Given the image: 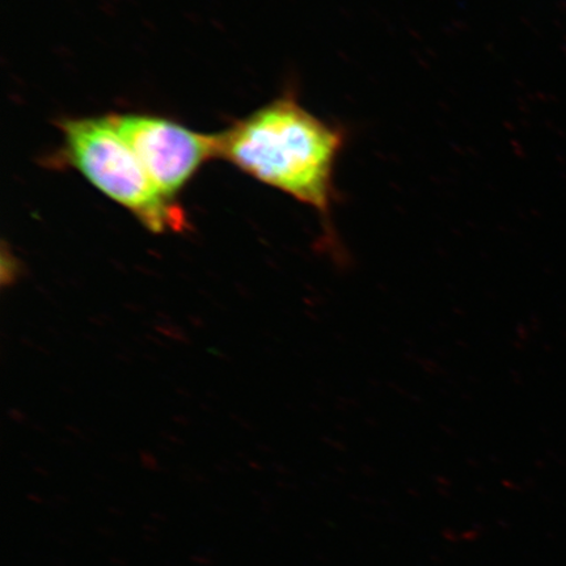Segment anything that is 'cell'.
I'll return each instance as SVG.
<instances>
[{
    "label": "cell",
    "instance_id": "obj_3",
    "mask_svg": "<svg viewBox=\"0 0 566 566\" xmlns=\"http://www.w3.org/2000/svg\"><path fill=\"white\" fill-rule=\"evenodd\" d=\"M113 125L163 196H175L205 161L217 158V134H201L169 119L113 115Z\"/></svg>",
    "mask_w": 566,
    "mask_h": 566
},
{
    "label": "cell",
    "instance_id": "obj_1",
    "mask_svg": "<svg viewBox=\"0 0 566 566\" xmlns=\"http://www.w3.org/2000/svg\"><path fill=\"white\" fill-rule=\"evenodd\" d=\"M217 158L317 212L325 251L344 256L334 226L336 167L348 132L318 118L293 90L217 134Z\"/></svg>",
    "mask_w": 566,
    "mask_h": 566
},
{
    "label": "cell",
    "instance_id": "obj_2",
    "mask_svg": "<svg viewBox=\"0 0 566 566\" xmlns=\"http://www.w3.org/2000/svg\"><path fill=\"white\" fill-rule=\"evenodd\" d=\"M60 126L70 165L98 190L132 211L148 230L184 228L181 209L155 187L111 116L67 118Z\"/></svg>",
    "mask_w": 566,
    "mask_h": 566
}]
</instances>
